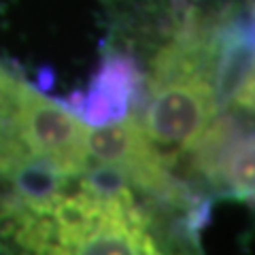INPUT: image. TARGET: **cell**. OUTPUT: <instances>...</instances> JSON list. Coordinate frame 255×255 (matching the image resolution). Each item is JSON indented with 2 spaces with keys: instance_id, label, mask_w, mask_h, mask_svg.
<instances>
[{
  "instance_id": "6da1fadb",
  "label": "cell",
  "mask_w": 255,
  "mask_h": 255,
  "mask_svg": "<svg viewBox=\"0 0 255 255\" xmlns=\"http://www.w3.org/2000/svg\"><path fill=\"white\" fill-rule=\"evenodd\" d=\"M211 211L128 122L85 124L0 64V255H206Z\"/></svg>"
}]
</instances>
